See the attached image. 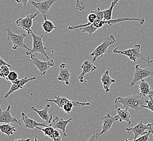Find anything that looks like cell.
Instances as JSON below:
<instances>
[{
    "mask_svg": "<svg viewBox=\"0 0 153 141\" xmlns=\"http://www.w3.org/2000/svg\"><path fill=\"white\" fill-rule=\"evenodd\" d=\"M80 29L81 30L83 33H87L88 34L89 37H91L92 35L94 34L95 32L99 29L95 26V25L93 23L87 27L81 28H80Z\"/></svg>",
    "mask_w": 153,
    "mask_h": 141,
    "instance_id": "cell-27",
    "label": "cell"
},
{
    "mask_svg": "<svg viewBox=\"0 0 153 141\" xmlns=\"http://www.w3.org/2000/svg\"><path fill=\"white\" fill-rule=\"evenodd\" d=\"M102 123V130L98 135L99 137L100 136L103 135L104 134L107 133L110 130L112 126L114 123L115 121H117L116 118L115 116H112L109 114H107L104 117H101Z\"/></svg>",
    "mask_w": 153,
    "mask_h": 141,
    "instance_id": "cell-14",
    "label": "cell"
},
{
    "mask_svg": "<svg viewBox=\"0 0 153 141\" xmlns=\"http://www.w3.org/2000/svg\"><path fill=\"white\" fill-rule=\"evenodd\" d=\"M138 87L140 91V94L143 97H146L149 96H153V90L150 88L149 84L145 80H141Z\"/></svg>",
    "mask_w": 153,
    "mask_h": 141,
    "instance_id": "cell-22",
    "label": "cell"
},
{
    "mask_svg": "<svg viewBox=\"0 0 153 141\" xmlns=\"http://www.w3.org/2000/svg\"><path fill=\"white\" fill-rule=\"evenodd\" d=\"M59 68L57 79L59 81L65 82L67 85H69L70 84L71 72L68 68L67 65L62 63L59 65Z\"/></svg>",
    "mask_w": 153,
    "mask_h": 141,
    "instance_id": "cell-17",
    "label": "cell"
},
{
    "mask_svg": "<svg viewBox=\"0 0 153 141\" xmlns=\"http://www.w3.org/2000/svg\"><path fill=\"white\" fill-rule=\"evenodd\" d=\"M31 36L32 37V48L30 51H27L26 54L27 55H30L31 54H33L34 53H40L44 56L46 57L48 60L49 59V57L46 52V47L44 46V43L43 42V35H37L34 34L33 32L31 33Z\"/></svg>",
    "mask_w": 153,
    "mask_h": 141,
    "instance_id": "cell-4",
    "label": "cell"
},
{
    "mask_svg": "<svg viewBox=\"0 0 153 141\" xmlns=\"http://www.w3.org/2000/svg\"><path fill=\"white\" fill-rule=\"evenodd\" d=\"M141 46L140 44H135L134 46L130 47L128 49L126 50H119L118 47L113 50V52L117 54H123L128 57L129 59L134 62H136L138 59H144L143 56L141 54Z\"/></svg>",
    "mask_w": 153,
    "mask_h": 141,
    "instance_id": "cell-5",
    "label": "cell"
},
{
    "mask_svg": "<svg viewBox=\"0 0 153 141\" xmlns=\"http://www.w3.org/2000/svg\"><path fill=\"white\" fill-rule=\"evenodd\" d=\"M104 11L105 10H102L99 7H98L96 10H92L90 12L95 14L97 16V21H101L103 20L104 18Z\"/></svg>",
    "mask_w": 153,
    "mask_h": 141,
    "instance_id": "cell-29",
    "label": "cell"
},
{
    "mask_svg": "<svg viewBox=\"0 0 153 141\" xmlns=\"http://www.w3.org/2000/svg\"><path fill=\"white\" fill-rule=\"evenodd\" d=\"M36 79V77L34 76L28 78L27 77H25L24 78H19L18 79L16 80L14 82H13L12 85L9 89V91L4 95V98H7L9 97V95L12 94L13 92H16V91L21 90L23 89L24 86L27 84V83Z\"/></svg>",
    "mask_w": 153,
    "mask_h": 141,
    "instance_id": "cell-11",
    "label": "cell"
},
{
    "mask_svg": "<svg viewBox=\"0 0 153 141\" xmlns=\"http://www.w3.org/2000/svg\"><path fill=\"white\" fill-rule=\"evenodd\" d=\"M58 0H45L40 2H35L34 1H32L31 4L34 8L37 9L38 12L42 15L43 18L45 20L49 16L48 14L51 7Z\"/></svg>",
    "mask_w": 153,
    "mask_h": 141,
    "instance_id": "cell-10",
    "label": "cell"
},
{
    "mask_svg": "<svg viewBox=\"0 0 153 141\" xmlns=\"http://www.w3.org/2000/svg\"><path fill=\"white\" fill-rule=\"evenodd\" d=\"M51 107V105L48 104L45 105L44 109L42 110H38L35 106H32L31 110H33L34 111H35L36 113H37V114L42 118V120L45 121L47 123H49V124H50L52 122V117H53L52 114L51 115L49 114V111Z\"/></svg>",
    "mask_w": 153,
    "mask_h": 141,
    "instance_id": "cell-16",
    "label": "cell"
},
{
    "mask_svg": "<svg viewBox=\"0 0 153 141\" xmlns=\"http://www.w3.org/2000/svg\"><path fill=\"white\" fill-rule=\"evenodd\" d=\"M42 26L43 28V30L45 32V34L50 33L51 32L53 31L56 27L52 21L48 20H45L42 24Z\"/></svg>",
    "mask_w": 153,
    "mask_h": 141,
    "instance_id": "cell-26",
    "label": "cell"
},
{
    "mask_svg": "<svg viewBox=\"0 0 153 141\" xmlns=\"http://www.w3.org/2000/svg\"><path fill=\"white\" fill-rule=\"evenodd\" d=\"M115 108L117 113L116 116H115L117 121H119L120 122L125 121L129 125H130L131 123V114L128 111L129 109L124 108V109H122L120 107H118L117 105H115Z\"/></svg>",
    "mask_w": 153,
    "mask_h": 141,
    "instance_id": "cell-15",
    "label": "cell"
},
{
    "mask_svg": "<svg viewBox=\"0 0 153 141\" xmlns=\"http://www.w3.org/2000/svg\"><path fill=\"white\" fill-rule=\"evenodd\" d=\"M72 120V118H69V120H65L62 118L57 116L52 120V122L50 124V125L55 129H59L62 130L64 136L67 137V135L66 134V128L68 124L70 123Z\"/></svg>",
    "mask_w": 153,
    "mask_h": 141,
    "instance_id": "cell-13",
    "label": "cell"
},
{
    "mask_svg": "<svg viewBox=\"0 0 153 141\" xmlns=\"http://www.w3.org/2000/svg\"><path fill=\"white\" fill-rule=\"evenodd\" d=\"M53 141H62V137L60 136L57 138H54Z\"/></svg>",
    "mask_w": 153,
    "mask_h": 141,
    "instance_id": "cell-42",
    "label": "cell"
},
{
    "mask_svg": "<svg viewBox=\"0 0 153 141\" xmlns=\"http://www.w3.org/2000/svg\"><path fill=\"white\" fill-rule=\"evenodd\" d=\"M34 141H38V138H37V136H35V138H34Z\"/></svg>",
    "mask_w": 153,
    "mask_h": 141,
    "instance_id": "cell-43",
    "label": "cell"
},
{
    "mask_svg": "<svg viewBox=\"0 0 153 141\" xmlns=\"http://www.w3.org/2000/svg\"><path fill=\"white\" fill-rule=\"evenodd\" d=\"M101 82L102 84L106 93L110 91V87L111 85L116 82V80L113 79L110 76L109 70H103V74L101 78Z\"/></svg>",
    "mask_w": 153,
    "mask_h": 141,
    "instance_id": "cell-21",
    "label": "cell"
},
{
    "mask_svg": "<svg viewBox=\"0 0 153 141\" xmlns=\"http://www.w3.org/2000/svg\"><path fill=\"white\" fill-rule=\"evenodd\" d=\"M87 20H88V22L89 23L90 25H91L96 21L97 16L95 14L90 12V14H89L87 16Z\"/></svg>",
    "mask_w": 153,
    "mask_h": 141,
    "instance_id": "cell-35",
    "label": "cell"
},
{
    "mask_svg": "<svg viewBox=\"0 0 153 141\" xmlns=\"http://www.w3.org/2000/svg\"><path fill=\"white\" fill-rule=\"evenodd\" d=\"M150 130H151V131H152V135H153V129H152V126H151V127H150Z\"/></svg>",
    "mask_w": 153,
    "mask_h": 141,
    "instance_id": "cell-44",
    "label": "cell"
},
{
    "mask_svg": "<svg viewBox=\"0 0 153 141\" xmlns=\"http://www.w3.org/2000/svg\"><path fill=\"white\" fill-rule=\"evenodd\" d=\"M81 68L82 69V72L78 77V79L80 83H82L84 82V78H85L86 74L92 73L97 69V68L90 61L87 60L83 62L81 66Z\"/></svg>",
    "mask_w": 153,
    "mask_h": 141,
    "instance_id": "cell-18",
    "label": "cell"
},
{
    "mask_svg": "<svg viewBox=\"0 0 153 141\" xmlns=\"http://www.w3.org/2000/svg\"><path fill=\"white\" fill-rule=\"evenodd\" d=\"M36 128L42 131H43L44 132V134L47 138H51L52 134L55 130V129L51 126H49L45 127V128H40V126H37Z\"/></svg>",
    "mask_w": 153,
    "mask_h": 141,
    "instance_id": "cell-28",
    "label": "cell"
},
{
    "mask_svg": "<svg viewBox=\"0 0 153 141\" xmlns=\"http://www.w3.org/2000/svg\"><path fill=\"white\" fill-rule=\"evenodd\" d=\"M55 100H53V99H46V101H50V102H52L54 103L55 104L57 105L58 106L59 108H60L62 109L63 106L65 104H67L68 101L70 100L68 99V98L63 97H59V96H55Z\"/></svg>",
    "mask_w": 153,
    "mask_h": 141,
    "instance_id": "cell-24",
    "label": "cell"
},
{
    "mask_svg": "<svg viewBox=\"0 0 153 141\" xmlns=\"http://www.w3.org/2000/svg\"><path fill=\"white\" fill-rule=\"evenodd\" d=\"M10 105H8L6 110L2 111L0 108V124L5 123H16L19 125H22V120H18L16 117H14L10 114Z\"/></svg>",
    "mask_w": 153,
    "mask_h": 141,
    "instance_id": "cell-12",
    "label": "cell"
},
{
    "mask_svg": "<svg viewBox=\"0 0 153 141\" xmlns=\"http://www.w3.org/2000/svg\"><path fill=\"white\" fill-rule=\"evenodd\" d=\"M143 60H144V62H146L147 64H150L153 63V59L150 60L149 57L147 59H143Z\"/></svg>",
    "mask_w": 153,
    "mask_h": 141,
    "instance_id": "cell-40",
    "label": "cell"
},
{
    "mask_svg": "<svg viewBox=\"0 0 153 141\" xmlns=\"http://www.w3.org/2000/svg\"><path fill=\"white\" fill-rule=\"evenodd\" d=\"M5 31L7 32V39L12 43L13 49L17 50L18 48H22L26 49L27 51H31V48H28L24 43L25 38L27 36L26 34H16L13 33L9 28L6 29Z\"/></svg>",
    "mask_w": 153,
    "mask_h": 141,
    "instance_id": "cell-2",
    "label": "cell"
},
{
    "mask_svg": "<svg viewBox=\"0 0 153 141\" xmlns=\"http://www.w3.org/2000/svg\"><path fill=\"white\" fill-rule=\"evenodd\" d=\"M0 131L4 134H6L9 137L10 136L14 135V133L16 131L14 126L10 125L9 124H0Z\"/></svg>",
    "mask_w": 153,
    "mask_h": 141,
    "instance_id": "cell-23",
    "label": "cell"
},
{
    "mask_svg": "<svg viewBox=\"0 0 153 141\" xmlns=\"http://www.w3.org/2000/svg\"><path fill=\"white\" fill-rule=\"evenodd\" d=\"M22 120H23L24 123V127L27 129H30L32 130L34 128H36L37 126H44V127H48L51 126L50 124L46 125V124L44 123H39L37 121L34 120L28 117L25 114L24 112H22Z\"/></svg>",
    "mask_w": 153,
    "mask_h": 141,
    "instance_id": "cell-19",
    "label": "cell"
},
{
    "mask_svg": "<svg viewBox=\"0 0 153 141\" xmlns=\"http://www.w3.org/2000/svg\"><path fill=\"white\" fill-rule=\"evenodd\" d=\"M148 97L150 98V99L149 100L147 99L146 101L147 105H142V107L147 109L153 112V96H149Z\"/></svg>",
    "mask_w": 153,
    "mask_h": 141,
    "instance_id": "cell-32",
    "label": "cell"
},
{
    "mask_svg": "<svg viewBox=\"0 0 153 141\" xmlns=\"http://www.w3.org/2000/svg\"><path fill=\"white\" fill-rule=\"evenodd\" d=\"M153 126V123H148L147 124L145 125L143 123V121L141 120L135 126L130 128H126V130L128 134L130 132H133L134 134V135L129 138V140H136L140 136H141L147 134L148 132V131H147V130H150V127Z\"/></svg>",
    "mask_w": 153,
    "mask_h": 141,
    "instance_id": "cell-6",
    "label": "cell"
},
{
    "mask_svg": "<svg viewBox=\"0 0 153 141\" xmlns=\"http://www.w3.org/2000/svg\"><path fill=\"white\" fill-rule=\"evenodd\" d=\"M13 141H31V139L30 138H20V139H16Z\"/></svg>",
    "mask_w": 153,
    "mask_h": 141,
    "instance_id": "cell-41",
    "label": "cell"
},
{
    "mask_svg": "<svg viewBox=\"0 0 153 141\" xmlns=\"http://www.w3.org/2000/svg\"><path fill=\"white\" fill-rule=\"evenodd\" d=\"M150 133H152L151 130L148 131V132L147 133V134L143 135V136H141L140 137L136 138V140H129V139H126L125 141H149Z\"/></svg>",
    "mask_w": 153,
    "mask_h": 141,
    "instance_id": "cell-31",
    "label": "cell"
},
{
    "mask_svg": "<svg viewBox=\"0 0 153 141\" xmlns=\"http://www.w3.org/2000/svg\"><path fill=\"white\" fill-rule=\"evenodd\" d=\"M39 12H38L35 14L28 15L24 18H20L16 21V25L19 27L22 28V29L26 31L28 35H31V33L33 32L34 29L32 27L33 20L38 15Z\"/></svg>",
    "mask_w": 153,
    "mask_h": 141,
    "instance_id": "cell-8",
    "label": "cell"
},
{
    "mask_svg": "<svg viewBox=\"0 0 153 141\" xmlns=\"http://www.w3.org/2000/svg\"><path fill=\"white\" fill-rule=\"evenodd\" d=\"M30 56L32 62L35 65L38 70H39L41 76H44L50 68L53 67L55 66V62L53 59L44 62L37 58L33 54H31Z\"/></svg>",
    "mask_w": 153,
    "mask_h": 141,
    "instance_id": "cell-9",
    "label": "cell"
},
{
    "mask_svg": "<svg viewBox=\"0 0 153 141\" xmlns=\"http://www.w3.org/2000/svg\"><path fill=\"white\" fill-rule=\"evenodd\" d=\"M60 136H60V133H59V132L57 130L55 129L54 131H53V134H52L51 138L53 140L54 138H57V137H60Z\"/></svg>",
    "mask_w": 153,
    "mask_h": 141,
    "instance_id": "cell-38",
    "label": "cell"
},
{
    "mask_svg": "<svg viewBox=\"0 0 153 141\" xmlns=\"http://www.w3.org/2000/svg\"><path fill=\"white\" fill-rule=\"evenodd\" d=\"M16 2L18 3H22L24 6L25 9H26V6L29 0H16Z\"/></svg>",
    "mask_w": 153,
    "mask_h": 141,
    "instance_id": "cell-39",
    "label": "cell"
},
{
    "mask_svg": "<svg viewBox=\"0 0 153 141\" xmlns=\"http://www.w3.org/2000/svg\"><path fill=\"white\" fill-rule=\"evenodd\" d=\"M86 8L85 3L81 0H76V8L77 10L82 12Z\"/></svg>",
    "mask_w": 153,
    "mask_h": 141,
    "instance_id": "cell-34",
    "label": "cell"
},
{
    "mask_svg": "<svg viewBox=\"0 0 153 141\" xmlns=\"http://www.w3.org/2000/svg\"><path fill=\"white\" fill-rule=\"evenodd\" d=\"M18 78V73L14 71H11V72H9V74L8 75V76L7 77L6 80H9V81L13 83Z\"/></svg>",
    "mask_w": 153,
    "mask_h": 141,
    "instance_id": "cell-33",
    "label": "cell"
},
{
    "mask_svg": "<svg viewBox=\"0 0 153 141\" xmlns=\"http://www.w3.org/2000/svg\"><path fill=\"white\" fill-rule=\"evenodd\" d=\"M120 1V0H113V1H112V2L111 4L110 7L107 9H105L104 18V20H111L113 9Z\"/></svg>",
    "mask_w": 153,
    "mask_h": 141,
    "instance_id": "cell-25",
    "label": "cell"
},
{
    "mask_svg": "<svg viewBox=\"0 0 153 141\" xmlns=\"http://www.w3.org/2000/svg\"><path fill=\"white\" fill-rule=\"evenodd\" d=\"M4 65H6V66H8L10 68H12V65H10L8 64V63H7L6 62H5L3 59L1 57H0V67L4 66Z\"/></svg>",
    "mask_w": 153,
    "mask_h": 141,
    "instance_id": "cell-37",
    "label": "cell"
},
{
    "mask_svg": "<svg viewBox=\"0 0 153 141\" xmlns=\"http://www.w3.org/2000/svg\"><path fill=\"white\" fill-rule=\"evenodd\" d=\"M116 43V39L113 35H110L99 46L93 50L91 56L93 57V62H95L99 57H102L105 53H108V47Z\"/></svg>",
    "mask_w": 153,
    "mask_h": 141,
    "instance_id": "cell-3",
    "label": "cell"
},
{
    "mask_svg": "<svg viewBox=\"0 0 153 141\" xmlns=\"http://www.w3.org/2000/svg\"><path fill=\"white\" fill-rule=\"evenodd\" d=\"M9 68H10L6 65H4L0 67V77L6 79L10 72Z\"/></svg>",
    "mask_w": 153,
    "mask_h": 141,
    "instance_id": "cell-30",
    "label": "cell"
},
{
    "mask_svg": "<svg viewBox=\"0 0 153 141\" xmlns=\"http://www.w3.org/2000/svg\"><path fill=\"white\" fill-rule=\"evenodd\" d=\"M147 99L140 93L138 95H130L126 97H119L114 100L115 105H122L124 109H131L136 111L142 110V105L146 104Z\"/></svg>",
    "mask_w": 153,
    "mask_h": 141,
    "instance_id": "cell-1",
    "label": "cell"
},
{
    "mask_svg": "<svg viewBox=\"0 0 153 141\" xmlns=\"http://www.w3.org/2000/svg\"></svg>",
    "mask_w": 153,
    "mask_h": 141,
    "instance_id": "cell-45",
    "label": "cell"
},
{
    "mask_svg": "<svg viewBox=\"0 0 153 141\" xmlns=\"http://www.w3.org/2000/svg\"><path fill=\"white\" fill-rule=\"evenodd\" d=\"M153 77V69L152 68H142L140 67L139 65H136L134 77L130 84V86L135 85L138 82L146 78Z\"/></svg>",
    "mask_w": 153,
    "mask_h": 141,
    "instance_id": "cell-7",
    "label": "cell"
},
{
    "mask_svg": "<svg viewBox=\"0 0 153 141\" xmlns=\"http://www.w3.org/2000/svg\"><path fill=\"white\" fill-rule=\"evenodd\" d=\"M140 18H128V17H124V18H118L115 19H111L110 20H105L106 24H107L110 26H113L118 23H120L124 21H137L139 22V23L142 25L145 22V19L142 16L141 13H140Z\"/></svg>",
    "mask_w": 153,
    "mask_h": 141,
    "instance_id": "cell-20",
    "label": "cell"
},
{
    "mask_svg": "<svg viewBox=\"0 0 153 141\" xmlns=\"http://www.w3.org/2000/svg\"><path fill=\"white\" fill-rule=\"evenodd\" d=\"M98 133H95L93 135L91 136V137L89 138L88 140L87 141H98Z\"/></svg>",
    "mask_w": 153,
    "mask_h": 141,
    "instance_id": "cell-36",
    "label": "cell"
}]
</instances>
